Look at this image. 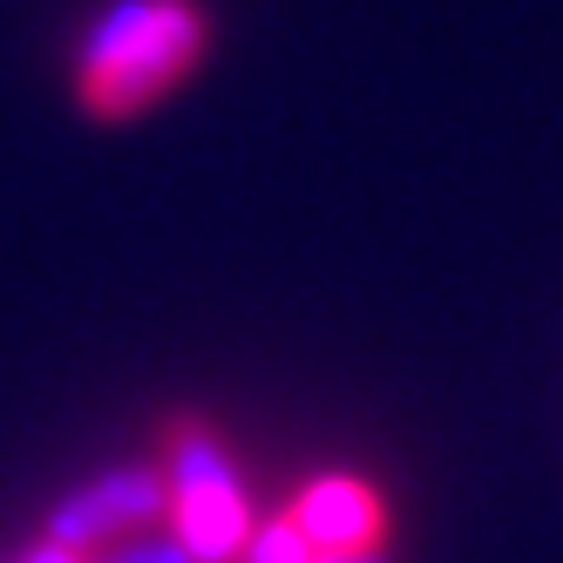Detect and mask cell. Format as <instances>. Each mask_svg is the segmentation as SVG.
<instances>
[{"label":"cell","mask_w":563,"mask_h":563,"mask_svg":"<svg viewBox=\"0 0 563 563\" xmlns=\"http://www.w3.org/2000/svg\"><path fill=\"white\" fill-rule=\"evenodd\" d=\"M211 55L197 0H109L75 42V109L89 123H136L170 102Z\"/></svg>","instance_id":"6da1fadb"},{"label":"cell","mask_w":563,"mask_h":563,"mask_svg":"<svg viewBox=\"0 0 563 563\" xmlns=\"http://www.w3.org/2000/svg\"><path fill=\"white\" fill-rule=\"evenodd\" d=\"M156 468H164V489H170V516H164L170 537L197 563H238L258 509L218 421L205 408H164L156 415Z\"/></svg>","instance_id":"7a4b0ae2"},{"label":"cell","mask_w":563,"mask_h":563,"mask_svg":"<svg viewBox=\"0 0 563 563\" xmlns=\"http://www.w3.org/2000/svg\"><path fill=\"white\" fill-rule=\"evenodd\" d=\"M170 516V489H164V468L156 462H115L89 482H75V489H62L42 516V543L68 550V556H102L115 543H130L143 530H156V522Z\"/></svg>","instance_id":"3957f363"},{"label":"cell","mask_w":563,"mask_h":563,"mask_svg":"<svg viewBox=\"0 0 563 563\" xmlns=\"http://www.w3.org/2000/svg\"><path fill=\"white\" fill-rule=\"evenodd\" d=\"M286 516L306 530V543L319 556H353V550H387V496L374 489L367 475L353 468H327V475H306Z\"/></svg>","instance_id":"277c9868"},{"label":"cell","mask_w":563,"mask_h":563,"mask_svg":"<svg viewBox=\"0 0 563 563\" xmlns=\"http://www.w3.org/2000/svg\"><path fill=\"white\" fill-rule=\"evenodd\" d=\"M238 563H319V550L306 543V530H299L286 509H272V516L252 522V537H245V550H238Z\"/></svg>","instance_id":"5b68a950"},{"label":"cell","mask_w":563,"mask_h":563,"mask_svg":"<svg viewBox=\"0 0 563 563\" xmlns=\"http://www.w3.org/2000/svg\"><path fill=\"white\" fill-rule=\"evenodd\" d=\"M89 563H197V556L170 537V522H156V530H143V537H130V543H115V550H102V556H89Z\"/></svg>","instance_id":"8992f818"},{"label":"cell","mask_w":563,"mask_h":563,"mask_svg":"<svg viewBox=\"0 0 563 563\" xmlns=\"http://www.w3.org/2000/svg\"><path fill=\"white\" fill-rule=\"evenodd\" d=\"M319 563H394L387 550H353V556H319Z\"/></svg>","instance_id":"52a82bcc"}]
</instances>
